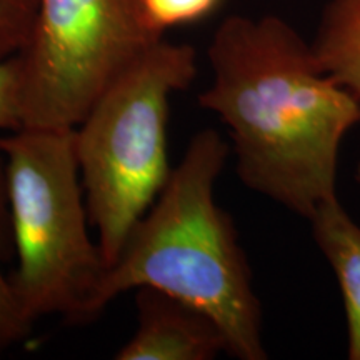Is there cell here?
Masks as SVG:
<instances>
[{
	"label": "cell",
	"instance_id": "cell-7",
	"mask_svg": "<svg viewBox=\"0 0 360 360\" xmlns=\"http://www.w3.org/2000/svg\"><path fill=\"white\" fill-rule=\"evenodd\" d=\"M310 222L315 242L340 285L347 321V357L360 360V227L337 195L322 202Z\"/></svg>",
	"mask_w": 360,
	"mask_h": 360
},
{
	"label": "cell",
	"instance_id": "cell-8",
	"mask_svg": "<svg viewBox=\"0 0 360 360\" xmlns=\"http://www.w3.org/2000/svg\"><path fill=\"white\" fill-rule=\"evenodd\" d=\"M310 47L323 72L360 102V0H330Z\"/></svg>",
	"mask_w": 360,
	"mask_h": 360
},
{
	"label": "cell",
	"instance_id": "cell-12",
	"mask_svg": "<svg viewBox=\"0 0 360 360\" xmlns=\"http://www.w3.org/2000/svg\"><path fill=\"white\" fill-rule=\"evenodd\" d=\"M22 87L24 62L19 52L0 60V129L13 132L24 127Z\"/></svg>",
	"mask_w": 360,
	"mask_h": 360
},
{
	"label": "cell",
	"instance_id": "cell-2",
	"mask_svg": "<svg viewBox=\"0 0 360 360\" xmlns=\"http://www.w3.org/2000/svg\"><path fill=\"white\" fill-rule=\"evenodd\" d=\"M229 154L231 146L217 130L193 135L159 197L103 272L96 310L101 315L124 292L152 287L209 315L224 337L225 354L265 360L252 270L232 217L214 195Z\"/></svg>",
	"mask_w": 360,
	"mask_h": 360
},
{
	"label": "cell",
	"instance_id": "cell-4",
	"mask_svg": "<svg viewBox=\"0 0 360 360\" xmlns=\"http://www.w3.org/2000/svg\"><path fill=\"white\" fill-rule=\"evenodd\" d=\"M195 77V49L162 39L103 90L74 127L90 224L107 267L172 172L170 98Z\"/></svg>",
	"mask_w": 360,
	"mask_h": 360
},
{
	"label": "cell",
	"instance_id": "cell-6",
	"mask_svg": "<svg viewBox=\"0 0 360 360\" xmlns=\"http://www.w3.org/2000/svg\"><path fill=\"white\" fill-rule=\"evenodd\" d=\"M135 307L137 328L117 350V360H212L225 352L212 319L177 297L141 287Z\"/></svg>",
	"mask_w": 360,
	"mask_h": 360
},
{
	"label": "cell",
	"instance_id": "cell-1",
	"mask_svg": "<svg viewBox=\"0 0 360 360\" xmlns=\"http://www.w3.org/2000/svg\"><path fill=\"white\" fill-rule=\"evenodd\" d=\"M207 56L214 80L199 103L227 125L238 177L310 220L337 195L340 143L360 124V102L281 17H227Z\"/></svg>",
	"mask_w": 360,
	"mask_h": 360
},
{
	"label": "cell",
	"instance_id": "cell-9",
	"mask_svg": "<svg viewBox=\"0 0 360 360\" xmlns=\"http://www.w3.org/2000/svg\"><path fill=\"white\" fill-rule=\"evenodd\" d=\"M8 237H12L11 205H8L6 159L0 152V355L25 340L34 326V321L25 314L13 289L12 277L4 272L2 264Z\"/></svg>",
	"mask_w": 360,
	"mask_h": 360
},
{
	"label": "cell",
	"instance_id": "cell-11",
	"mask_svg": "<svg viewBox=\"0 0 360 360\" xmlns=\"http://www.w3.org/2000/svg\"><path fill=\"white\" fill-rule=\"evenodd\" d=\"M37 6L39 0H0V60L27 47Z\"/></svg>",
	"mask_w": 360,
	"mask_h": 360
},
{
	"label": "cell",
	"instance_id": "cell-13",
	"mask_svg": "<svg viewBox=\"0 0 360 360\" xmlns=\"http://www.w3.org/2000/svg\"><path fill=\"white\" fill-rule=\"evenodd\" d=\"M357 179L360 180V165H359V169H357Z\"/></svg>",
	"mask_w": 360,
	"mask_h": 360
},
{
	"label": "cell",
	"instance_id": "cell-3",
	"mask_svg": "<svg viewBox=\"0 0 360 360\" xmlns=\"http://www.w3.org/2000/svg\"><path fill=\"white\" fill-rule=\"evenodd\" d=\"M0 152L17 252L11 277L22 307L34 322L45 315L94 321L107 265L89 233L74 129L24 125L0 137Z\"/></svg>",
	"mask_w": 360,
	"mask_h": 360
},
{
	"label": "cell",
	"instance_id": "cell-5",
	"mask_svg": "<svg viewBox=\"0 0 360 360\" xmlns=\"http://www.w3.org/2000/svg\"><path fill=\"white\" fill-rule=\"evenodd\" d=\"M162 39L148 29L142 0H39L20 52L24 125L74 129L103 90Z\"/></svg>",
	"mask_w": 360,
	"mask_h": 360
},
{
	"label": "cell",
	"instance_id": "cell-10",
	"mask_svg": "<svg viewBox=\"0 0 360 360\" xmlns=\"http://www.w3.org/2000/svg\"><path fill=\"white\" fill-rule=\"evenodd\" d=\"M224 0H142L148 29L164 37L170 29L197 24L214 15Z\"/></svg>",
	"mask_w": 360,
	"mask_h": 360
}]
</instances>
